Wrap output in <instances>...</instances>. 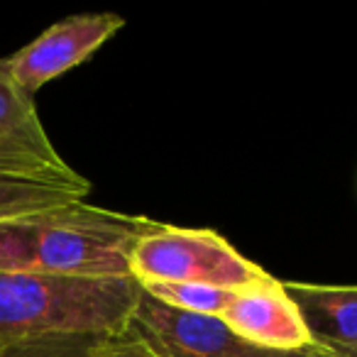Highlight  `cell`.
<instances>
[{
	"label": "cell",
	"mask_w": 357,
	"mask_h": 357,
	"mask_svg": "<svg viewBox=\"0 0 357 357\" xmlns=\"http://www.w3.org/2000/svg\"><path fill=\"white\" fill-rule=\"evenodd\" d=\"M123 27L125 20L115 13L71 15L47 27L30 45L8 56V74L32 98L42 86L84 64Z\"/></svg>",
	"instance_id": "277c9868"
},
{
	"label": "cell",
	"mask_w": 357,
	"mask_h": 357,
	"mask_svg": "<svg viewBox=\"0 0 357 357\" xmlns=\"http://www.w3.org/2000/svg\"><path fill=\"white\" fill-rule=\"evenodd\" d=\"M142 291L167 306L215 318L223 316L235 294L230 289L208 287V284H142Z\"/></svg>",
	"instance_id": "8fae6325"
},
{
	"label": "cell",
	"mask_w": 357,
	"mask_h": 357,
	"mask_svg": "<svg viewBox=\"0 0 357 357\" xmlns=\"http://www.w3.org/2000/svg\"><path fill=\"white\" fill-rule=\"evenodd\" d=\"M89 191L66 189V186L30 184V181H10L0 178V220L20 218V215L40 213V211L61 208L79 204Z\"/></svg>",
	"instance_id": "30bf717a"
},
{
	"label": "cell",
	"mask_w": 357,
	"mask_h": 357,
	"mask_svg": "<svg viewBox=\"0 0 357 357\" xmlns=\"http://www.w3.org/2000/svg\"><path fill=\"white\" fill-rule=\"evenodd\" d=\"M130 277L142 284H208L238 291L269 277L223 235L154 223L130 252Z\"/></svg>",
	"instance_id": "3957f363"
},
{
	"label": "cell",
	"mask_w": 357,
	"mask_h": 357,
	"mask_svg": "<svg viewBox=\"0 0 357 357\" xmlns=\"http://www.w3.org/2000/svg\"><path fill=\"white\" fill-rule=\"evenodd\" d=\"M0 178L10 181H30V184H50L66 186V189H84L89 191V181L76 169L59 157H50L27 144L0 139Z\"/></svg>",
	"instance_id": "9c48e42d"
},
{
	"label": "cell",
	"mask_w": 357,
	"mask_h": 357,
	"mask_svg": "<svg viewBox=\"0 0 357 357\" xmlns=\"http://www.w3.org/2000/svg\"><path fill=\"white\" fill-rule=\"evenodd\" d=\"M103 337L91 335H56L42 340L20 342L0 350V357H89Z\"/></svg>",
	"instance_id": "7c38bea8"
},
{
	"label": "cell",
	"mask_w": 357,
	"mask_h": 357,
	"mask_svg": "<svg viewBox=\"0 0 357 357\" xmlns=\"http://www.w3.org/2000/svg\"><path fill=\"white\" fill-rule=\"evenodd\" d=\"M0 139H13L42 154L59 157L32 98L8 74L6 59H0Z\"/></svg>",
	"instance_id": "ba28073f"
},
{
	"label": "cell",
	"mask_w": 357,
	"mask_h": 357,
	"mask_svg": "<svg viewBox=\"0 0 357 357\" xmlns=\"http://www.w3.org/2000/svg\"><path fill=\"white\" fill-rule=\"evenodd\" d=\"M154 225L86 201L0 220V272L45 277H130V252Z\"/></svg>",
	"instance_id": "6da1fadb"
},
{
	"label": "cell",
	"mask_w": 357,
	"mask_h": 357,
	"mask_svg": "<svg viewBox=\"0 0 357 357\" xmlns=\"http://www.w3.org/2000/svg\"><path fill=\"white\" fill-rule=\"evenodd\" d=\"M139 296L142 287L132 277L0 272V350L56 335H120Z\"/></svg>",
	"instance_id": "7a4b0ae2"
},
{
	"label": "cell",
	"mask_w": 357,
	"mask_h": 357,
	"mask_svg": "<svg viewBox=\"0 0 357 357\" xmlns=\"http://www.w3.org/2000/svg\"><path fill=\"white\" fill-rule=\"evenodd\" d=\"M342 357H357V350H352V352H347V355H342Z\"/></svg>",
	"instance_id": "5bb4252c"
},
{
	"label": "cell",
	"mask_w": 357,
	"mask_h": 357,
	"mask_svg": "<svg viewBox=\"0 0 357 357\" xmlns=\"http://www.w3.org/2000/svg\"><path fill=\"white\" fill-rule=\"evenodd\" d=\"M157 357H262L264 352L240 340L220 318L167 306L142 291L130 321Z\"/></svg>",
	"instance_id": "5b68a950"
},
{
	"label": "cell",
	"mask_w": 357,
	"mask_h": 357,
	"mask_svg": "<svg viewBox=\"0 0 357 357\" xmlns=\"http://www.w3.org/2000/svg\"><path fill=\"white\" fill-rule=\"evenodd\" d=\"M220 321L240 340L259 350L289 352L313 345L296 303L287 294L284 282H277L272 274L262 282L238 289Z\"/></svg>",
	"instance_id": "8992f818"
},
{
	"label": "cell",
	"mask_w": 357,
	"mask_h": 357,
	"mask_svg": "<svg viewBox=\"0 0 357 357\" xmlns=\"http://www.w3.org/2000/svg\"><path fill=\"white\" fill-rule=\"evenodd\" d=\"M262 357H337L331 350H323L318 345L303 347V350H289V352H264Z\"/></svg>",
	"instance_id": "4fadbf2b"
},
{
	"label": "cell",
	"mask_w": 357,
	"mask_h": 357,
	"mask_svg": "<svg viewBox=\"0 0 357 357\" xmlns=\"http://www.w3.org/2000/svg\"><path fill=\"white\" fill-rule=\"evenodd\" d=\"M313 345L342 357L357 350V287L284 282Z\"/></svg>",
	"instance_id": "52a82bcc"
}]
</instances>
